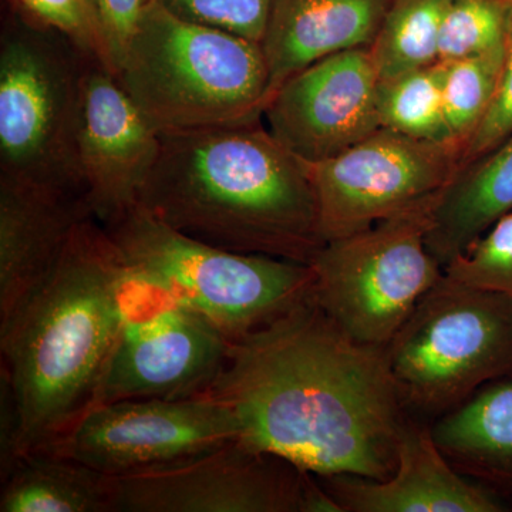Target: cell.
I'll use <instances>...</instances> for the list:
<instances>
[{
    "instance_id": "obj_18",
    "label": "cell",
    "mask_w": 512,
    "mask_h": 512,
    "mask_svg": "<svg viewBox=\"0 0 512 512\" xmlns=\"http://www.w3.org/2000/svg\"><path fill=\"white\" fill-rule=\"evenodd\" d=\"M431 431L458 473L512 511V376L485 384Z\"/></svg>"
},
{
    "instance_id": "obj_12",
    "label": "cell",
    "mask_w": 512,
    "mask_h": 512,
    "mask_svg": "<svg viewBox=\"0 0 512 512\" xmlns=\"http://www.w3.org/2000/svg\"><path fill=\"white\" fill-rule=\"evenodd\" d=\"M309 474L235 440L183 463L116 478L117 512H302Z\"/></svg>"
},
{
    "instance_id": "obj_16",
    "label": "cell",
    "mask_w": 512,
    "mask_h": 512,
    "mask_svg": "<svg viewBox=\"0 0 512 512\" xmlns=\"http://www.w3.org/2000/svg\"><path fill=\"white\" fill-rule=\"evenodd\" d=\"M87 218L84 198L0 174V320L53 271Z\"/></svg>"
},
{
    "instance_id": "obj_22",
    "label": "cell",
    "mask_w": 512,
    "mask_h": 512,
    "mask_svg": "<svg viewBox=\"0 0 512 512\" xmlns=\"http://www.w3.org/2000/svg\"><path fill=\"white\" fill-rule=\"evenodd\" d=\"M377 107L384 128L416 140L457 146L447 126L440 62L379 82Z\"/></svg>"
},
{
    "instance_id": "obj_20",
    "label": "cell",
    "mask_w": 512,
    "mask_h": 512,
    "mask_svg": "<svg viewBox=\"0 0 512 512\" xmlns=\"http://www.w3.org/2000/svg\"><path fill=\"white\" fill-rule=\"evenodd\" d=\"M0 481V512H117L116 478L55 451L23 454Z\"/></svg>"
},
{
    "instance_id": "obj_19",
    "label": "cell",
    "mask_w": 512,
    "mask_h": 512,
    "mask_svg": "<svg viewBox=\"0 0 512 512\" xmlns=\"http://www.w3.org/2000/svg\"><path fill=\"white\" fill-rule=\"evenodd\" d=\"M511 211L512 134L490 153L461 165L440 191L427 249L444 268Z\"/></svg>"
},
{
    "instance_id": "obj_15",
    "label": "cell",
    "mask_w": 512,
    "mask_h": 512,
    "mask_svg": "<svg viewBox=\"0 0 512 512\" xmlns=\"http://www.w3.org/2000/svg\"><path fill=\"white\" fill-rule=\"evenodd\" d=\"M342 512H505L495 495L458 473L434 441L431 424L409 414L397 444V466L384 481L316 476Z\"/></svg>"
},
{
    "instance_id": "obj_28",
    "label": "cell",
    "mask_w": 512,
    "mask_h": 512,
    "mask_svg": "<svg viewBox=\"0 0 512 512\" xmlns=\"http://www.w3.org/2000/svg\"><path fill=\"white\" fill-rule=\"evenodd\" d=\"M504 60L490 111L464 150L461 165L490 153L512 134V0H505Z\"/></svg>"
},
{
    "instance_id": "obj_25",
    "label": "cell",
    "mask_w": 512,
    "mask_h": 512,
    "mask_svg": "<svg viewBox=\"0 0 512 512\" xmlns=\"http://www.w3.org/2000/svg\"><path fill=\"white\" fill-rule=\"evenodd\" d=\"M456 281L512 296V211L444 266Z\"/></svg>"
},
{
    "instance_id": "obj_2",
    "label": "cell",
    "mask_w": 512,
    "mask_h": 512,
    "mask_svg": "<svg viewBox=\"0 0 512 512\" xmlns=\"http://www.w3.org/2000/svg\"><path fill=\"white\" fill-rule=\"evenodd\" d=\"M128 286L116 245L87 218L53 271L0 320L2 370L18 404L19 457L46 450L92 409Z\"/></svg>"
},
{
    "instance_id": "obj_29",
    "label": "cell",
    "mask_w": 512,
    "mask_h": 512,
    "mask_svg": "<svg viewBox=\"0 0 512 512\" xmlns=\"http://www.w3.org/2000/svg\"><path fill=\"white\" fill-rule=\"evenodd\" d=\"M92 2L99 18L107 66L116 76L128 43L133 39L138 23L153 0H92Z\"/></svg>"
},
{
    "instance_id": "obj_4",
    "label": "cell",
    "mask_w": 512,
    "mask_h": 512,
    "mask_svg": "<svg viewBox=\"0 0 512 512\" xmlns=\"http://www.w3.org/2000/svg\"><path fill=\"white\" fill-rule=\"evenodd\" d=\"M160 134L259 123L269 101L261 43L148 5L116 72Z\"/></svg>"
},
{
    "instance_id": "obj_21",
    "label": "cell",
    "mask_w": 512,
    "mask_h": 512,
    "mask_svg": "<svg viewBox=\"0 0 512 512\" xmlns=\"http://www.w3.org/2000/svg\"><path fill=\"white\" fill-rule=\"evenodd\" d=\"M451 0H392L369 46L380 82L439 62L441 23Z\"/></svg>"
},
{
    "instance_id": "obj_24",
    "label": "cell",
    "mask_w": 512,
    "mask_h": 512,
    "mask_svg": "<svg viewBox=\"0 0 512 512\" xmlns=\"http://www.w3.org/2000/svg\"><path fill=\"white\" fill-rule=\"evenodd\" d=\"M505 0H451L441 23L439 62L481 55L503 45Z\"/></svg>"
},
{
    "instance_id": "obj_3",
    "label": "cell",
    "mask_w": 512,
    "mask_h": 512,
    "mask_svg": "<svg viewBox=\"0 0 512 512\" xmlns=\"http://www.w3.org/2000/svg\"><path fill=\"white\" fill-rule=\"evenodd\" d=\"M138 205L188 237L241 254L309 265L325 245L305 161L261 121L161 134Z\"/></svg>"
},
{
    "instance_id": "obj_26",
    "label": "cell",
    "mask_w": 512,
    "mask_h": 512,
    "mask_svg": "<svg viewBox=\"0 0 512 512\" xmlns=\"http://www.w3.org/2000/svg\"><path fill=\"white\" fill-rule=\"evenodd\" d=\"M177 18L261 43L274 0H157Z\"/></svg>"
},
{
    "instance_id": "obj_13",
    "label": "cell",
    "mask_w": 512,
    "mask_h": 512,
    "mask_svg": "<svg viewBox=\"0 0 512 512\" xmlns=\"http://www.w3.org/2000/svg\"><path fill=\"white\" fill-rule=\"evenodd\" d=\"M379 82L369 47L325 57L271 97L264 113L268 130L305 163L339 156L382 128Z\"/></svg>"
},
{
    "instance_id": "obj_17",
    "label": "cell",
    "mask_w": 512,
    "mask_h": 512,
    "mask_svg": "<svg viewBox=\"0 0 512 512\" xmlns=\"http://www.w3.org/2000/svg\"><path fill=\"white\" fill-rule=\"evenodd\" d=\"M392 0H274L261 45L269 100L311 64L369 47ZM269 103V101H268Z\"/></svg>"
},
{
    "instance_id": "obj_10",
    "label": "cell",
    "mask_w": 512,
    "mask_h": 512,
    "mask_svg": "<svg viewBox=\"0 0 512 512\" xmlns=\"http://www.w3.org/2000/svg\"><path fill=\"white\" fill-rule=\"evenodd\" d=\"M461 157L454 144L416 140L382 127L339 156L305 163L325 244L437 194L461 167Z\"/></svg>"
},
{
    "instance_id": "obj_7",
    "label": "cell",
    "mask_w": 512,
    "mask_h": 512,
    "mask_svg": "<svg viewBox=\"0 0 512 512\" xmlns=\"http://www.w3.org/2000/svg\"><path fill=\"white\" fill-rule=\"evenodd\" d=\"M386 350L404 409L433 424L512 376V296L444 274Z\"/></svg>"
},
{
    "instance_id": "obj_23",
    "label": "cell",
    "mask_w": 512,
    "mask_h": 512,
    "mask_svg": "<svg viewBox=\"0 0 512 512\" xmlns=\"http://www.w3.org/2000/svg\"><path fill=\"white\" fill-rule=\"evenodd\" d=\"M503 60L501 45L481 55L440 62L447 126L463 153L493 106Z\"/></svg>"
},
{
    "instance_id": "obj_14",
    "label": "cell",
    "mask_w": 512,
    "mask_h": 512,
    "mask_svg": "<svg viewBox=\"0 0 512 512\" xmlns=\"http://www.w3.org/2000/svg\"><path fill=\"white\" fill-rule=\"evenodd\" d=\"M76 151L84 202L101 225L136 207L160 156L161 134L96 59L84 72Z\"/></svg>"
},
{
    "instance_id": "obj_5",
    "label": "cell",
    "mask_w": 512,
    "mask_h": 512,
    "mask_svg": "<svg viewBox=\"0 0 512 512\" xmlns=\"http://www.w3.org/2000/svg\"><path fill=\"white\" fill-rule=\"evenodd\" d=\"M103 227L131 274L200 313L231 342L312 298L311 266L214 247L141 205Z\"/></svg>"
},
{
    "instance_id": "obj_8",
    "label": "cell",
    "mask_w": 512,
    "mask_h": 512,
    "mask_svg": "<svg viewBox=\"0 0 512 512\" xmlns=\"http://www.w3.org/2000/svg\"><path fill=\"white\" fill-rule=\"evenodd\" d=\"M439 194L313 256V301L356 342L386 348L444 275L426 245Z\"/></svg>"
},
{
    "instance_id": "obj_27",
    "label": "cell",
    "mask_w": 512,
    "mask_h": 512,
    "mask_svg": "<svg viewBox=\"0 0 512 512\" xmlns=\"http://www.w3.org/2000/svg\"><path fill=\"white\" fill-rule=\"evenodd\" d=\"M13 2L37 22L62 33L84 56L100 60L107 66L99 18L92 0H13Z\"/></svg>"
},
{
    "instance_id": "obj_9",
    "label": "cell",
    "mask_w": 512,
    "mask_h": 512,
    "mask_svg": "<svg viewBox=\"0 0 512 512\" xmlns=\"http://www.w3.org/2000/svg\"><path fill=\"white\" fill-rule=\"evenodd\" d=\"M231 343L210 320L130 272L123 322L92 407L207 394Z\"/></svg>"
},
{
    "instance_id": "obj_1",
    "label": "cell",
    "mask_w": 512,
    "mask_h": 512,
    "mask_svg": "<svg viewBox=\"0 0 512 512\" xmlns=\"http://www.w3.org/2000/svg\"><path fill=\"white\" fill-rule=\"evenodd\" d=\"M208 396L229 407L239 441L315 476L384 481L409 413L386 348L346 335L306 299L234 340Z\"/></svg>"
},
{
    "instance_id": "obj_11",
    "label": "cell",
    "mask_w": 512,
    "mask_h": 512,
    "mask_svg": "<svg viewBox=\"0 0 512 512\" xmlns=\"http://www.w3.org/2000/svg\"><path fill=\"white\" fill-rule=\"evenodd\" d=\"M235 440L239 426L229 407L202 394L97 404L46 450L121 478L183 463Z\"/></svg>"
},
{
    "instance_id": "obj_6",
    "label": "cell",
    "mask_w": 512,
    "mask_h": 512,
    "mask_svg": "<svg viewBox=\"0 0 512 512\" xmlns=\"http://www.w3.org/2000/svg\"><path fill=\"white\" fill-rule=\"evenodd\" d=\"M89 60L12 0L0 33V174L84 198L76 137Z\"/></svg>"
}]
</instances>
